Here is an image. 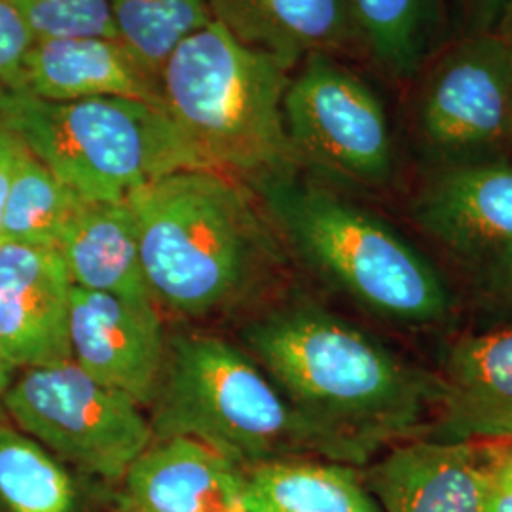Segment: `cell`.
Segmentation results:
<instances>
[{"label":"cell","mask_w":512,"mask_h":512,"mask_svg":"<svg viewBox=\"0 0 512 512\" xmlns=\"http://www.w3.org/2000/svg\"><path fill=\"white\" fill-rule=\"evenodd\" d=\"M243 342L336 461L365 465L385 446L427 435L439 376L404 365L363 330L329 311H274Z\"/></svg>","instance_id":"1"},{"label":"cell","mask_w":512,"mask_h":512,"mask_svg":"<svg viewBox=\"0 0 512 512\" xmlns=\"http://www.w3.org/2000/svg\"><path fill=\"white\" fill-rule=\"evenodd\" d=\"M156 304L202 317L236 304L274 262L275 243L241 181L181 169L128 198Z\"/></svg>","instance_id":"2"},{"label":"cell","mask_w":512,"mask_h":512,"mask_svg":"<svg viewBox=\"0 0 512 512\" xmlns=\"http://www.w3.org/2000/svg\"><path fill=\"white\" fill-rule=\"evenodd\" d=\"M289 80L275 57L241 44L215 19L158 76L162 107L203 165L251 186L298 165L283 116Z\"/></svg>","instance_id":"3"},{"label":"cell","mask_w":512,"mask_h":512,"mask_svg":"<svg viewBox=\"0 0 512 512\" xmlns=\"http://www.w3.org/2000/svg\"><path fill=\"white\" fill-rule=\"evenodd\" d=\"M152 406L154 440H198L241 469L277 459L336 461L262 366L215 336H183L167 346Z\"/></svg>","instance_id":"4"},{"label":"cell","mask_w":512,"mask_h":512,"mask_svg":"<svg viewBox=\"0 0 512 512\" xmlns=\"http://www.w3.org/2000/svg\"><path fill=\"white\" fill-rule=\"evenodd\" d=\"M253 188L294 251L366 310L404 325L450 311L439 270L385 220L294 173Z\"/></svg>","instance_id":"5"},{"label":"cell","mask_w":512,"mask_h":512,"mask_svg":"<svg viewBox=\"0 0 512 512\" xmlns=\"http://www.w3.org/2000/svg\"><path fill=\"white\" fill-rule=\"evenodd\" d=\"M0 122L88 202H126L164 175L205 167L164 107L139 99L52 103L6 92Z\"/></svg>","instance_id":"6"},{"label":"cell","mask_w":512,"mask_h":512,"mask_svg":"<svg viewBox=\"0 0 512 512\" xmlns=\"http://www.w3.org/2000/svg\"><path fill=\"white\" fill-rule=\"evenodd\" d=\"M4 416L76 473L114 486L154 442L143 406L73 359L23 368L6 391Z\"/></svg>","instance_id":"7"},{"label":"cell","mask_w":512,"mask_h":512,"mask_svg":"<svg viewBox=\"0 0 512 512\" xmlns=\"http://www.w3.org/2000/svg\"><path fill=\"white\" fill-rule=\"evenodd\" d=\"M283 116L298 164L361 186L395 171V139L384 101L332 54H311L291 76Z\"/></svg>","instance_id":"8"},{"label":"cell","mask_w":512,"mask_h":512,"mask_svg":"<svg viewBox=\"0 0 512 512\" xmlns=\"http://www.w3.org/2000/svg\"><path fill=\"white\" fill-rule=\"evenodd\" d=\"M423 145L452 165L497 162L512 145V48L494 31L469 33L429 67L414 97Z\"/></svg>","instance_id":"9"},{"label":"cell","mask_w":512,"mask_h":512,"mask_svg":"<svg viewBox=\"0 0 512 512\" xmlns=\"http://www.w3.org/2000/svg\"><path fill=\"white\" fill-rule=\"evenodd\" d=\"M164 325L154 302H135L73 287L71 359L101 384L148 406L167 361Z\"/></svg>","instance_id":"10"},{"label":"cell","mask_w":512,"mask_h":512,"mask_svg":"<svg viewBox=\"0 0 512 512\" xmlns=\"http://www.w3.org/2000/svg\"><path fill=\"white\" fill-rule=\"evenodd\" d=\"M363 478L382 512H490L495 444L406 440Z\"/></svg>","instance_id":"11"},{"label":"cell","mask_w":512,"mask_h":512,"mask_svg":"<svg viewBox=\"0 0 512 512\" xmlns=\"http://www.w3.org/2000/svg\"><path fill=\"white\" fill-rule=\"evenodd\" d=\"M414 217L452 253L512 277V165H452L421 190Z\"/></svg>","instance_id":"12"},{"label":"cell","mask_w":512,"mask_h":512,"mask_svg":"<svg viewBox=\"0 0 512 512\" xmlns=\"http://www.w3.org/2000/svg\"><path fill=\"white\" fill-rule=\"evenodd\" d=\"M71 293L57 249L0 239V351L18 370L71 359Z\"/></svg>","instance_id":"13"},{"label":"cell","mask_w":512,"mask_h":512,"mask_svg":"<svg viewBox=\"0 0 512 512\" xmlns=\"http://www.w3.org/2000/svg\"><path fill=\"white\" fill-rule=\"evenodd\" d=\"M116 488V512H251L245 471L184 437L154 440Z\"/></svg>","instance_id":"14"},{"label":"cell","mask_w":512,"mask_h":512,"mask_svg":"<svg viewBox=\"0 0 512 512\" xmlns=\"http://www.w3.org/2000/svg\"><path fill=\"white\" fill-rule=\"evenodd\" d=\"M425 439L512 440V327L469 336L446 353Z\"/></svg>","instance_id":"15"},{"label":"cell","mask_w":512,"mask_h":512,"mask_svg":"<svg viewBox=\"0 0 512 512\" xmlns=\"http://www.w3.org/2000/svg\"><path fill=\"white\" fill-rule=\"evenodd\" d=\"M23 78V93L52 103L124 97L162 105L158 78L118 38H38Z\"/></svg>","instance_id":"16"},{"label":"cell","mask_w":512,"mask_h":512,"mask_svg":"<svg viewBox=\"0 0 512 512\" xmlns=\"http://www.w3.org/2000/svg\"><path fill=\"white\" fill-rule=\"evenodd\" d=\"M209 8L232 37L289 71L357 40L348 0H209Z\"/></svg>","instance_id":"17"},{"label":"cell","mask_w":512,"mask_h":512,"mask_svg":"<svg viewBox=\"0 0 512 512\" xmlns=\"http://www.w3.org/2000/svg\"><path fill=\"white\" fill-rule=\"evenodd\" d=\"M55 249L76 289L154 302L141 260L137 220L128 200H86Z\"/></svg>","instance_id":"18"},{"label":"cell","mask_w":512,"mask_h":512,"mask_svg":"<svg viewBox=\"0 0 512 512\" xmlns=\"http://www.w3.org/2000/svg\"><path fill=\"white\" fill-rule=\"evenodd\" d=\"M243 471L251 512H382L353 465L277 459Z\"/></svg>","instance_id":"19"},{"label":"cell","mask_w":512,"mask_h":512,"mask_svg":"<svg viewBox=\"0 0 512 512\" xmlns=\"http://www.w3.org/2000/svg\"><path fill=\"white\" fill-rule=\"evenodd\" d=\"M357 40L385 73L399 80L420 73L442 25L440 0H348Z\"/></svg>","instance_id":"20"},{"label":"cell","mask_w":512,"mask_h":512,"mask_svg":"<svg viewBox=\"0 0 512 512\" xmlns=\"http://www.w3.org/2000/svg\"><path fill=\"white\" fill-rule=\"evenodd\" d=\"M73 469L16 425L0 421V512H82Z\"/></svg>","instance_id":"21"},{"label":"cell","mask_w":512,"mask_h":512,"mask_svg":"<svg viewBox=\"0 0 512 512\" xmlns=\"http://www.w3.org/2000/svg\"><path fill=\"white\" fill-rule=\"evenodd\" d=\"M84 202L71 186L23 148L2 211V239L55 249Z\"/></svg>","instance_id":"22"},{"label":"cell","mask_w":512,"mask_h":512,"mask_svg":"<svg viewBox=\"0 0 512 512\" xmlns=\"http://www.w3.org/2000/svg\"><path fill=\"white\" fill-rule=\"evenodd\" d=\"M118 40L156 78L184 40L207 27L209 0H109Z\"/></svg>","instance_id":"23"},{"label":"cell","mask_w":512,"mask_h":512,"mask_svg":"<svg viewBox=\"0 0 512 512\" xmlns=\"http://www.w3.org/2000/svg\"><path fill=\"white\" fill-rule=\"evenodd\" d=\"M38 38H118L109 0H10Z\"/></svg>","instance_id":"24"},{"label":"cell","mask_w":512,"mask_h":512,"mask_svg":"<svg viewBox=\"0 0 512 512\" xmlns=\"http://www.w3.org/2000/svg\"><path fill=\"white\" fill-rule=\"evenodd\" d=\"M35 37L10 0H0V88L8 93L25 92L23 67Z\"/></svg>","instance_id":"25"},{"label":"cell","mask_w":512,"mask_h":512,"mask_svg":"<svg viewBox=\"0 0 512 512\" xmlns=\"http://www.w3.org/2000/svg\"><path fill=\"white\" fill-rule=\"evenodd\" d=\"M23 148L25 147L19 141L18 135L0 122V226H2V211H4L6 196H8L10 183H12V177H14V171H16ZM0 239H2V234H0Z\"/></svg>","instance_id":"26"},{"label":"cell","mask_w":512,"mask_h":512,"mask_svg":"<svg viewBox=\"0 0 512 512\" xmlns=\"http://www.w3.org/2000/svg\"><path fill=\"white\" fill-rule=\"evenodd\" d=\"M471 31L469 33H490L494 31L507 0H463Z\"/></svg>","instance_id":"27"},{"label":"cell","mask_w":512,"mask_h":512,"mask_svg":"<svg viewBox=\"0 0 512 512\" xmlns=\"http://www.w3.org/2000/svg\"><path fill=\"white\" fill-rule=\"evenodd\" d=\"M495 444V478L494 492H492V503L490 512H512V478L499 454V442Z\"/></svg>","instance_id":"28"},{"label":"cell","mask_w":512,"mask_h":512,"mask_svg":"<svg viewBox=\"0 0 512 512\" xmlns=\"http://www.w3.org/2000/svg\"><path fill=\"white\" fill-rule=\"evenodd\" d=\"M16 374H18V368L12 365V363L4 357V353L0 351V420H2V416H4V397H6V391H8V387L14 382Z\"/></svg>","instance_id":"29"},{"label":"cell","mask_w":512,"mask_h":512,"mask_svg":"<svg viewBox=\"0 0 512 512\" xmlns=\"http://www.w3.org/2000/svg\"><path fill=\"white\" fill-rule=\"evenodd\" d=\"M494 33L497 37L503 38L512 48V0L505 2V8L495 25Z\"/></svg>","instance_id":"30"},{"label":"cell","mask_w":512,"mask_h":512,"mask_svg":"<svg viewBox=\"0 0 512 512\" xmlns=\"http://www.w3.org/2000/svg\"><path fill=\"white\" fill-rule=\"evenodd\" d=\"M499 454L507 473L512 478V440H499Z\"/></svg>","instance_id":"31"},{"label":"cell","mask_w":512,"mask_h":512,"mask_svg":"<svg viewBox=\"0 0 512 512\" xmlns=\"http://www.w3.org/2000/svg\"><path fill=\"white\" fill-rule=\"evenodd\" d=\"M4 95H6V92L0 88V105H2V101H4Z\"/></svg>","instance_id":"32"}]
</instances>
